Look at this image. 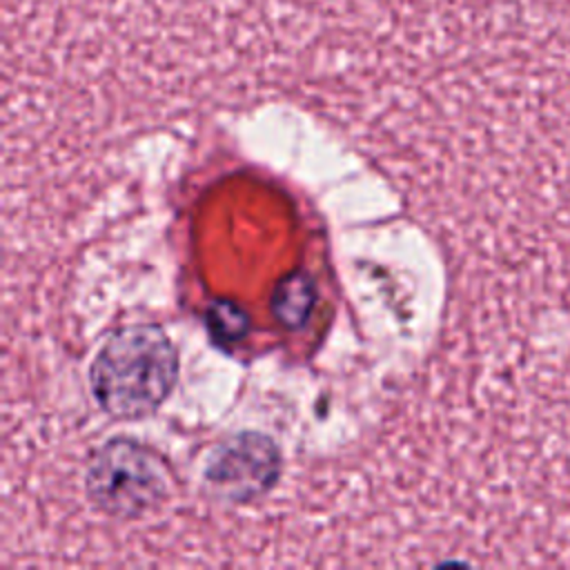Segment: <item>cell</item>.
Listing matches in <instances>:
<instances>
[{
  "label": "cell",
  "mask_w": 570,
  "mask_h": 570,
  "mask_svg": "<svg viewBox=\"0 0 570 570\" xmlns=\"http://www.w3.org/2000/svg\"><path fill=\"white\" fill-rule=\"evenodd\" d=\"M316 305V285L309 274L292 272L272 294V314L287 330H298L307 323Z\"/></svg>",
  "instance_id": "277c9868"
},
{
  "label": "cell",
  "mask_w": 570,
  "mask_h": 570,
  "mask_svg": "<svg viewBox=\"0 0 570 570\" xmlns=\"http://www.w3.org/2000/svg\"><path fill=\"white\" fill-rule=\"evenodd\" d=\"M85 490L102 512L134 519L165 499L169 476L149 448L131 439H111L91 454Z\"/></svg>",
  "instance_id": "7a4b0ae2"
},
{
  "label": "cell",
  "mask_w": 570,
  "mask_h": 570,
  "mask_svg": "<svg viewBox=\"0 0 570 570\" xmlns=\"http://www.w3.org/2000/svg\"><path fill=\"white\" fill-rule=\"evenodd\" d=\"M178 356L158 325H125L109 334L89 367L96 403L116 419L156 410L174 390Z\"/></svg>",
  "instance_id": "6da1fadb"
},
{
  "label": "cell",
  "mask_w": 570,
  "mask_h": 570,
  "mask_svg": "<svg viewBox=\"0 0 570 570\" xmlns=\"http://www.w3.org/2000/svg\"><path fill=\"white\" fill-rule=\"evenodd\" d=\"M205 325L216 343L229 345L247 334L249 316L232 301H214L205 312Z\"/></svg>",
  "instance_id": "5b68a950"
},
{
  "label": "cell",
  "mask_w": 570,
  "mask_h": 570,
  "mask_svg": "<svg viewBox=\"0 0 570 570\" xmlns=\"http://www.w3.org/2000/svg\"><path fill=\"white\" fill-rule=\"evenodd\" d=\"M281 450L261 432H240L218 443L205 463L207 490L232 503L263 497L281 476Z\"/></svg>",
  "instance_id": "3957f363"
}]
</instances>
